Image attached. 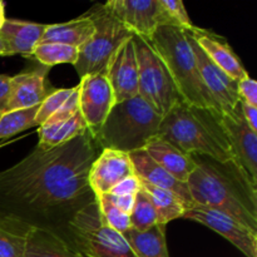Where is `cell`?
<instances>
[{
    "instance_id": "obj_30",
    "label": "cell",
    "mask_w": 257,
    "mask_h": 257,
    "mask_svg": "<svg viewBox=\"0 0 257 257\" xmlns=\"http://www.w3.org/2000/svg\"><path fill=\"white\" fill-rule=\"evenodd\" d=\"M130 218L131 230L138 231V232L147 231L148 228L157 225V215H156L152 201L142 188L136 193L135 205H133Z\"/></svg>"
},
{
    "instance_id": "obj_29",
    "label": "cell",
    "mask_w": 257,
    "mask_h": 257,
    "mask_svg": "<svg viewBox=\"0 0 257 257\" xmlns=\"http://www.w3.org/2000/svg\"><path fill=\"white\" fill-rule=\"evenodd\" d=\"M40 105L25 109L10 110L0 117V140L9 138L22 131L35 127V117Z\"/></svg>"
},
{
    "instance_id": "obj_16",
    "label": "cell",
    "mask_w": 257,
    "mask_h": 257,
    "mask_svg": "<svg viewBox=\"0 0 257 257\" xmlns=\"http://www.w3.org/2000/svg\"><path fill=\"white\" fill-rule=\"evenodd\" d=\"M49 69V67L40 64L33 70L12 77L8 112L32 108L44 102L45 98L54 90L47 79Z\"/></svg>"
},
{
    "instance_id": "obj_1",
    "label": "cell",
    "mask_w": 257,
    "mask_h": 257,
    "mask_svg": "<svg viewBox=\"0 0 257 257\" xmlns=\"http://www.w3.org/2000/svg\"><path fill=\"white\" fill-rule=\"evenodd\" d=\"M100 151L89 131L53 150L37 147L0 172V215L54 233L72 247L70 222L95 201L88 173Z\"/></svg>"
},
{
    "instance_id": "obj_22",
    "label": "cell",
    "mask_w": 257,
    "mask_h": 257,
    "mask_svg": "<svg viewBox=\"0 0 257 257\" xmlns=\"http://www.w3.org/2000/svg\"><path fill=\"white\" fill-rule=\"evenodd\" d=\"M94 23L88 14L62 24L47 25L40 43H58L79 49L94 33Z\"/></svg>"
},
{
    "instance_id": "obj_33",
    "label": "cell",
    "mask_w": 257,
    "mask_h": 257,
    "mask_svg": "<svg viewBox=\"0 0 257 257\" xmlns=\"http://www.w3.org/2000/svg\"><path fill=\"white\" fill-rule=\"evenodd\" d=\"M238 97L242 102L257 107V83L250 75L238 82Z\"/></svg>"
},
{
    "instance_id": "obj_21",
    "label": "cell",
    "mask_w": 257,
    "mask_h": 257,
    "mask_svg": "<svg viewBox=\"0 0 257 257\" xmlns=\"http://www.w3.org/2000/svg\"><path fill=\"white\" fill-rule=\"evenodd\" d=\"M79 110V85L54 89L40 104L35 117V127L44 123H55L68 119Z\"/></svg>"
},
{
    "instance_id": "obj_39",
    "label": "cell",
    "mask_w": 257,
    "mask_h": 257,
    "mask_svg": "<svg viewBox=\"0 0 257 257\" xmlns=\"http://www.w3.org/2000/svg\"><path fill=\"white\" fill-rule=\"evenodd\" d=\"M5 12H4V3L0 2V28L3 27V24H4L5 22Z\"/></svg>"
},
{
    "instance_id": "obj_7",
    "label": "cell",
    "mask_w": 257,
    "mask_h": 257,
    "mask_svg": "<svg viewBox=\"0 0 257 257\" xmlns=\"http://www.w3.org/2000/svg\"><path fill=\"white\" fill-rule=\"evenodd\" d=\"M94 23V33L79 48L74 67L80 78L107 69L115 50L135 35L120 24L103 5H97L88 13Z\"/></svg>"
},
{
    "instance_id": "obj_38",
    "label": "cell",
    "mask_w": 257,
    "mask_h": 257,
    "mask_svg": "<svg viewBox=\"0 0 257 257\" xmlns=\"http://www.w3.org/2000/svg\"><path fill=\"white\" fill-rule=\"evenodd\" d=\"M0 55H9V49H8V44L4 40V38L0 34Z\"/></svg>"
},
{
    "instance_id": "obj_3",
    "label": "cell",
    "mask_w": 257,
    "mask_h": 257,
    "mask_svg": "<svg viewBox=\"0 0 257 257\" xmlns=\"http://www.w3.org/2000/svg\"><path fill=\"white\" fill-rule=\"evenodd\" d=\"M158 136L187 155L207 156L220 162L233 160L221 113L212 108L182 100L162 117Z\"/></svg>"
},
{
    "instance_id": "obj_28",
    "label": "cell",
    "mask_w": 257,
    "mask_h": 257,
    "mask_svg": "<svg viewBox=\"0 0 257 257\" xmlns=\"http://www.w3.org/2000/svg\"><path fill=\"white\" fill-rule=\"evenodd\" d=\"M79 50L78 48L58 43H39L34 48L32 57L45 67H53L57 64H75Z\"/></svg>"
},
{
    "instance_id": "obj_13",
    "label": "cell",
    "mask_w": 257,
    "mask_h": 257,
    "mask_svg": "<svg viewBox=\"0 0 257 257\" xmlns=\"http://www.w3.org/2000/svg\"><path fill=\"white\" fill-rule=\"evenodd\" d=\"M221 117L233 160L257 185V135L243 117L241 100L232 112L223 113Z\"/></svg>"
},
{
    "instance_id": "obj_12",
    "label": "cell",
    "mask_w": 257,
    "mask_h": 257,
    "mask_svg": "<svg viewBox=\"0 0 257 257\" xmlns=\"http://www.w3.org/2000/svg\"><path fill=\"white\" fill-rule=\"evenodd\" d=\"M186 32V38L191 45L193 55H195L196 64H197L198 72L203 83L207 87L208 92L212 95L215 102L217 103L221 113H230L237 107L240 103L238 97V82L226 74L220 67L215 64L212 60L208 58V55L203 52L195 40V38L191 35L188 30Z\"/></svg>"
},
{
    "instance_id": "obj_6",
    "label": "cell",
    "mask_w": 257,
    "mask_h": 257,
    "mask_svg": "<svg viewBox=\"0 0 257 257\" xmlns=\"http://www.w3.org/2000/svg\"><path fill=\"white\" fill-rule=\"evenodd\" d=\"M69 230L73 250L83 257H137L124 235L102 220L97 200L77 213Z\"/></svg>"
},
{
    "instance_id": "obj_8",
    "label": "cell",
    "mask_w": 257,
    "mask_h": 257,
    "mask_svg": "<svg viewBox=\"0 0 257 257\" xmlns=\"http://www.w3.org/2000/svg\"><path fill=\"white\" fill-rule=\"evenodd\" d=\"M138 63V95L161 117H165L183 98L172 77L147 39L135 35Z\"/></svg>"
},
{
    "instance_id": "obj_15",
    "label": "cell",
    "mask_w": 257,
    "mask_h": 257,
    "mask_svg": "<svg viewBox=\"0 0 257 257\" xmlns=\"http://www.w3.org/2000/svg\"><path fill=\"white\" fill-rule=\"evenodd\" d=\"M135 175L130 155L115 150L100 151L90 166L88 182L95 196L108 195L115 186Z\"/></svg>"
},
{
    "instance_id": "obj_40",
    "label": "cell",
    "mask_w": 257,
    "mask_h": 257,
    "mask_svg": "<svg viewBox=\"0 0 257 257\" xmlns=\"http://www.w3.org/2000/svg\"><path fill=\"white\" fill-rule=\"evenodd\" d=\"M0 117H2V114H0Z\"/></svg>"
},
{
    "instance_id": "obj_32",
    "label": "cell",
    "mask_w": 257,
    "mask_h": 257,
    "mask_svg": "<svg viewBox=\"0 0 257 257\" xmlns=\"http://www.w3.org/2000/svg\"><path fill=\"white\" fill-rule=\"evenodd\" d=\"M161 5L165 9V12L167 13L168 18H170L173 25L186 30L192 29V28L196 27L191 22L185 4L181 0H161Z\"/></svg>"
},
{
    "instance_id": "obj_4",
    "label": "cell",
    "mask_w": 257,
    "mask_h": 257,
    "mask_svg": "<svg viewBox=\"0 0 257 257\" xmlns=\"http://www.w3.org/2000/svg\"><path fill=\"white\" fill-rule=\"evenodd\" d=\"M185 30L176 25H161L147 40L166 65L185 102L221 113L201 78Z\"/></svg>"
},
{
    "instance_id": "obj_2",
    "label": "cell",
    "mask_w": 257,
    "mask_h": 257,
    "mask_svg": "<svg viewBox=\"0 0 257 257\" xmlns=\"http://www.w3.org/2000/svg\"><path fill=\"white\" fill-rule=\"evenodd\" d=\"M191 157L196 167L186 183L195 205L222 211L257 232V185L246 171L235 160Z\"/></svg>"
},
{
    "instance_id": "obj_14",
    "label": "cell",
    "mask_w": 257,
    "mask_h": 257,
    "mask_svg": "<svg viewBox=\"0 0 257 257\" xmlns=\"http://www.w3.org/2000/svg\"><path fill=\"white\" fill-rule=\"evenodd\" d=\"M107 78L112 87L115 103L138 95V63L135 37L125 40L110 58Z\"/></svg>"
},
{
    "instance_id": "obj_19",
    "label": "cell",
    "mask_w": 257,
    "mask_h": 257,
    "mask_svg": "<svg viewBox=\"0 0 257 257\" xmlns=\"http://www.w3.org/2000/svg\"><path fill=\"white\" fill-rule=\"evenodd\" d=\"M145 151L158 166L181 182H187L196 167L191 155L180 151L160 136L152 138Z\"/></svg>"
},
{
    "instance_id": "obj_11",
    "label": "cell",
    "mask_w": 257,
    "mask_h": 257,
    "mask_svg": "<svg viewBox=\"0 0 257 257\" xmlns=\"http://www.w3.org/2000/svg\"><path fill=\"white\" fill-rule=\"evenodd\" d=\"M79 112L94 137L115 104L114 94L107 78V69L80 78Z\"/></svg>"
},
{
    "instance_id": "obj_23",
    "label": "cell",
    "mask_w": 257,
    "mask_h": 257,
    "mask_svg": "<svg viewBox=\"0 0 257 257\" xmlns=\"http://www.w3.org/2000/svg\"><path fill=\"white\" fill-rule=\"evenodd\" d=\"M87 132V123L78 110L68 119L55 123H44L40 125L39 143L37 147L42 151L53 150Z\"/></svg>"
},
{
    "instance_id": "obj_17",
    "label": "cell",
    "mask_w": 257,
    "mask_h": 257,
    "mask_svg": "<svg viewBox=\"0 0 257 257\" xmlns=\"http://www.w3.org/2000/svg\"><path fill=\"white\" fill-rule=\"evenodd\" d=\"M201 49L208 55L211 60L217 67H220L227 75H230L236 82L248 75L247 70L243 68L240 58L237 57L227 40L216 33L210 32L207 29L195 27L188 29Z\"/></svg>"
},
{
    "instance_id": "obj_37",
    "label": "cell",
    "mask_w": 257,
    "mask_h": 257,
    "mask_svg": "<svg viewBox=\"0 0 257 257\" xmlns=\"http://www.w3.org/2000/svg\"><path fill=\"white\" fill-rule=\"evenodd\" d=\"M241 109H242V114L245 117L246 122L250 125L252 131L257 132V107L256 105H251L248 103L242 102L241 100Z\"/></svg>"
},
{
    "instance_id": "obj_18",
    "label": "cell",
    "mask_w": 257,
    "mask_h": 257,
    "mask_svg": "<svg viewBox=\"0 0 257 257\" xmlns=\"http://www.w3.org/2000/svg\"><path fill=\"white\" fill-rule=\"evenodd\" d=\"M130 158L133 168H135V175L141 181L151 186H155V187L162 188V190L175 193L178 198L183 201V203L187 206L188 210L196 206L192 197H191L187 183L176 180L167 171H165L161 166H158L147 155L145 150L130 153Z\"/></svg>"
},
{
    "instance_id": "obj_9",
    "label": "cell",
    "mask_w": 257,
    "mask_h": 257,
    "mask_svg": "<svg viewBox=\"0 0 257 257\" xmlns=\"http://www.w3.org/2000/svg\"><path fill=\"white\" fill-rule=\"evenodd\" d=\"M103 7L133 35L150 39L161 25H173L161 0H110Z\"/></svg>"
},
{
    "instance_id": "obj_25",
    "label": "cell",
    "mask_w": 257,
    "mask_h": 257,
    "mask_svg": "<svg viewBox=\"0 0 257 257\" xmlns=\"http://www.w3.org/2000/svg\"><path fill=\"white\" fill-rule=\"evenodd\" d=\"M24 257H83L67 242L48 231L30 228Z\"/></svg>"
},
{
    "instance_id": "obj_5",
    "label": "cell",
    "mask_w": 257,
    "mask_h": 257,
    "mask_svg": "<svg viewBox=\"0 0 257 257\" xmlns=\"http://www.w3.org/2000/svg\"><path fill=\"white\" fill-rule=\"evenodd\" d=\"M162 117L140 95L115 103L94 136L100 150H115L127 155L145 150L157 137Z\"/></svg>"
},
{
    "instance_id": "obj_35",
    "label": "cell",
    "mask_w": 257,
    "mask_h": 257,
    "mask_svg": "<svg viewBox=\"0 0 257 257\" xmlns=\"http://www.w3.org/2000/svg\"><path fill=\"white\" fill-rule=\"evenodd\" d=\"M10 85L12 77L0 74V114L8 112V104L10 99Z\"/></svg>"
},
{
    "instance_id": "obj_10",
    "label": "cell",
    "mask_w": 257,
    "mask_h": 257,
    "mask_svg": "<svg viewBox=\"0 0 257 257\" xmlns=\"http://www.w3.org/2000/svg\"><path fill=\"white\" fill-rule=\"evenodd\" d=\"M182 218L201 223L223 236L246 257H257V232L232 216L215 208L196 205L186 211Z\"/></svg>"
},
{
    "instance_id": "obj_34",
    "label": "cell",
    "mask_w": 257,
    "mask_h": 257,
    "mask_svg": "<svg viewBox=\"0 0 257 257\" xmlns=\"http://www.w3.org/2000/svg\"><path fill=\"white\" fill-rule=\"evenodd\" d=\"M141 190V181L136 175L127 177L122 182L118 183L109 193L118 196H136V193Z\"/></svg>"
},
{
    "instance_id": "obj_27",
    "label": "cell",
    "mask_w": 257,
    "mask_h": 257,
    "mask_svg": "<svg viewBox=\"0 0 257 257\" xmlns=\"http://www.w3.org/2000/svg\"><path fill=\"white\" fill-rule=\"evenodd\" d=\"M30 227L0 215V257H24Z\"/></svg>"
},
{
    "instance_id": "obj_26",
    "label": "cell",
    "mask_w": 257,
    "mask_h": 257,
    "mask_svg": "<svg viewBox=\"0 0 257 257\" xmlns=\"http://www.w3.org/2000/svg\"><path fill=\"white\" fill-rule=\"evenodd\" d=\"M141 188L147 193L148 197L152 201L156 215H157V223L160 225L167 226V223H170L171 221L182 218L186 211L188 210L183 201L170 191L151 186L143 181H141Z\"/></svg>"
},
{
    "instance_id": "obj_36",
    "label": "cell",
    "mask_w": 257,
    "mask_h": 257,
    "mask_svg": "<svg viewBox=\"0 0 257 257\" xmlns=\"http://www.w3.org/2000/svg\"><path fill=\"white\" fill-rule=\"evenodd\" d=\"M108 198L110 200V202L115 206L117 208H119L122 212L131 215L132 212L133 205H135V196H118V195H112V193H108Z\"/></svg>"
},
{
    "instance_id": "obj_31",
    "label": "cell",
    "mask_w": 257,
    "mask_h": 257,
    "mask_svg": "<svg viewBox=\"0 0 257 257\" xmlns=\"http://www.w3.org/2000/svg\"><path fill=\"white\" fill-rule=\"evenodd\" d=\"M98 207H99L100 217L113 230L118 231L119 233L124 235L131 230V218L130 215L122 212L119 208L115 207L107 195L95 196Z\"/></svg>"
},
{
    "instance_id": "obj_20",
    "label": "cell",
    "mask_w": 257,
    "mask_h": 257,
    "mask_svg": "<svg viewBox=\"0 0 257 257\" xmlns=\"http://www.w3.org/2000/svg\"><path fill=\"white\" fill-rule=\"evenodd\" d=\"M45 28V24L5 19L4 24L0 28V34L7 42L9 55L22 54L24 57H32L34 48L42 40Z\"/></svg>"
},
{
    "instance_id": "obj_24",
    "label": "cell",
    "mask_w": 257,
    "mask_h": 257,
    "mask_svg": "<svg viewBox=\"0 0 257 257\" xmlns=\"http://www.w3.org/2000/svg\"><path fill=\"white\" fill-rule=\"evenodd\" d=\"M124 237L137 257H170L166 225L157 223L143 232L130 230L124 233Z\"/></svg>"
}]
</instances>
